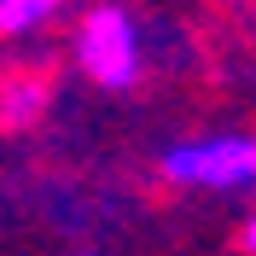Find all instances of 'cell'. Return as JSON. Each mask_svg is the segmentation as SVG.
Masks as SVG:
<instances>
[{"label":"cell","mask_w":256,"mask_h":256,"mask_svg":"<svg viewBox=\"0 0 256 256\" xmlns=\"http://www.w3.org/2000/svg\"><path fill=\"white\" fill-rule=\"evenodd\" d=\"M76 64L88 70V82L99 88H134L140 82V30L122 6H88L76 24Z\"/></svg>","instance_id":"cell-1"},{"label":"cell","mask_w":256,"mask_h":256,"mask_svg":"<svg viewBox=\"0 0 256 256\" xmlns=\"http://www.w3.org/2000/svg\"><path fill=\"white\" fill-rule=\"evenodd\" d=\"M163 175L175 186H250L256 180V140L250 134L180 140L163 152Z\"/></svg>","instance_id":"cell-2"},{"label":"cell","mask_w":256,"mask_h":256,"mask_svg":"<svg viewBox=\"0 0 256 256\" xmlns=\"http://www.w3.org/2000/svg\"><path fill=\"white\" fill-rule=\"evenodd\" d=\"M41 111H47V76L6 70L0 76V128H30Z\"/></svg>","instance_id":"cell-3"},{"label":"cell","mask_w":256,"mask_h":256,"mask_svg":"<svg viewBox=\"0 0 256 256\" xmlns=\"http://www.w3.org/2000/svg\"><path fill=\"white\" fill-rule=\"evenodd\" d=\"M52 18H58L52 0H0V35H30Z\"/></svg>","instance_id":"cell-4"},{"label":"cell","mask_w":256,"mask_h":256,"mask_svg":"<svg viewBox=\"0 0 256 256\" xmlns=\"http://www.w3.org/2000/svg\"><path fill=\"white\" fill-rule=\"evenodd\" d=\"M244 250L256 256V216H250V222H244Z\"/></svg>","instance_id":"cell-5"}]
</instances>
